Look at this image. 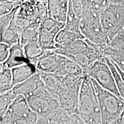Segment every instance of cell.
<instances>
[{
	"mask_svg": "<svg viewBox=\"0 0 124 124\" xmlns=\"http://www.w3.org/2000/svg\"><path fill=\"white\" fill-rule=\"evenodd\" d=\"M44 86L40 73L38 72L26 81L16 85L12 90L17 97L18 95H22L26 98Z\"/></svg>",
	"mask_w": 124,
	"mask_h": 124,
	"instance_id": "12",
	"label": "cell"
},
{
	"mask_svg": "<svg viewBox=\"0 0 124 124\" xmlns=\"http://www.w3.org/2000/svg\"><path fill=\"white\" fill-rule=\"evenodd\" d=\"M105 55L113 60L120 69L124 72V52L114 49L107 46L105 49Z\"/></svg>",
	"mask_w": 124,
	"mask_h": 124,
	"instance_id": "27",
	"label": "cell"
},
{
	"mask_svg": "<svg viewBox=\"0 0 124 124\" xmlns=\"http://www.w3.org/2000/svg\"><path fill=\"white\" fill-rule=\"evenodd\" d=\"M72 8L80 20L89 12L91 7V1H72Z\"/></svg>",
	"mask_w": 124,
	"mask_h": 124,
	"instance_id": "28",
	"label": "cell"
},
{
	"mask_svg": "<svg viewBox=\"0 0 124 124\" xmlns=\"http://www.w3.org/2000/svg\"><path fill=\"white\" fill-rule=\"evenodd\" d=\"M62 75L72 78L85 77L84 71L79 65L67 57H63Z\"/></svg>",
	"mask_w": 124,
	"mask_h": 124,
	"instance_id": "19",
	"label": "cell"
},
{
	"mask_svg": "<svg viewBox=\"0 0 124 124\" xmlns=\"http://www.w3.org/2000/svg\"><path fill=\"white\" fill-rule=\"evenodd\" d=\"M86 124H103L92 79L85 75L82 82L77 113Z\"/></svg>",
	"mask_w": 124,
	"mask_h": 124,
	"instance_id": "2",
	"label": "cell"
},
{
	"mask_svg": "<svg viewBox=\"0 0 124 124\" xmlns=\"http://www.w3.org/2000/svg\"><path fill=\"white\" fill-rule=\"evenodd\" d=\"M12 89L11 69L0 64V95L11 90Z\"/></svg>",
	"mask_w": 124,
	"mask_h": 124,
	"instance_id": "22",
	"label": "cell"
},
{
	"mask_svg": "<svg viewBox=\"0 0 124 124\" xmlns=\"http://www.w3.org/2000/svg\"><path fill=\"white\" fill-rule=\"evenodd\" d=\"M69 1L49 0L48 1V13L49 18L58 22H66L69 11Z\"/></svg>",
	"mask_w": 124,
	"mask_h": 124,
	"instance_id": "13",
	"label": "cell"
},
{
	"mask_svg": "<svg viewBox=\"0 0 124 124\" xmlns=\"http://www.w3.org/2000/svg\"><path fill=\"white\" fill-rule=\"evenodd\" d=\"M29 62L26 58L24 47L21 43H18L10 47V53L7 60L4 63L0 64H2L6 67L12 69Z\"/></svg>",
	"mask_w": 124,
	"mask_h": 124,
	"instance_id": "16",
	"label": "cell"
},
{
	"mask_svg": "<svg viewBox=\"0 0 124 124\" xmlns=\"http://www.w3.org/2000/svg\"><path fill=\"white\" fill-rule=\"evenodd\" d=\"M38 117L25 98L18 95L5 114L0 118V124H36Z\"/></svg>",
	"mask_w": 124,
	"mask_h": 124,
	"instance_id": "5",
	"label": "cell"
},
{
	"mask_svg": "<svg viewBox=\"0 0 124 124\" xmlns=\"http://www.w3.org/2000/svg\"><path fill=\"white\" fill-rule=\"evenodd\" d=\"M25 99L32 110L38 116L46 115L60 108L58 100L51 95L45 86Z\"/></svg>",
	"mask_w": 124,
	"mask_h": 124,
	"instance_id": "8",
	"label": "cell"
},
{
	"mask_svg": "<svg viewBox=\"0 0 124 124\" xmlns=\"http://www.w3.org/2000/svg\"><path fill=\"white\" fill-rule=\"evenodd\" d=\"M69 124H86L77 114H72L71 117Z\"/></svg>",
	"mask_w": 124,
	"mask_h": 124,
	"instance_id": "32",
	"label": "cell"
},
{
	"mask_svg": "<svg viewBox=\"0 0 124 124\" xmlns=\"http://www.w3.org/2000/svg\"><path fill=\"white\" fill-rule=\"evenodd\" d=\"M63 57L64 56L58 54L55 50H49L32 63L40 73L62 75Z\"/></svg>",
	"mask_w": 124,
	"mask_h": 124,
	"instance_id": "11",
	"label": "cell"
},
{
	"mask_svg": "<svg viewBox=\"0 0 124 124\" xmlns=\"http://www.w3.org/2000/svg\"><path fill=\"white\" fill-rule=\"evenodd\" d=\"M13 88L28 79L39 72L36 66L31 62L11 69Z\"/></svg>",
	"mask_w": 124,
	"mask_h": 124,
	"instance_id": "15",
	"label": "cell"
},
{
	"mask_svg": "<svg viewBox=\"0 0 124 124\" xmlns=\"http://www.w3.org/2000/svg\"><path fill=\"white\" fill-rule=\"evenodd\" d=\"M105 58L93 63L85 71V75L95 80L103 89L112 93L123 100L117 89L112 72Z\"/></svg>",
	"mask_w": 124,
	"mask_h": 124,
	"instance_id": "6",
	"label": "cell"
},
{
	"mask_svg": "<svg viewBox=\"0 0 124 124\" xmlns=\"http://www.w3.org/2000/svg\"><path fill=\"white\" fill-rule=\"evenodd\" d=\"M108 1H91L89 12L80 19V30L85 39L100 46L108 44V40L102 28L101 17Z\"/></svg>",
	"mask_w": 124,
	"mask_h": 124,
	"instance_id": "1",
	"label": "cell"
},
{
	"mask_svg": "<svg viewBox=\"0 0 124 124\" xmlns=\"http://www.w3.org/2000/svg\"><path fill=\"white\" fill-rule=\"evenodd\" d=\"M80 19L76 15L72 8V1H69V11L64 29L74 33L82 34L80 30Z\"/></svg>",
	"mask_w": 124,
	"mask_h": 124,
	"instance_id": "23",
	"label": "cell"
},
{
	"mask_svg": "<svg viewBox=\"0 0 124 124\" xmlns=\"http://www.w3.org/2000/svg\"><path fill=\"white\" fill-rule=\"evenodd\" d=\"M19 7L16 8L10 13L0 17V33H2L9 27L16 16Z\"/></svg>",
	"mask_w": 124,
	"mask_h": 124,
	"instance_id": "30",
	"label": "cell"
},
{
	"mask_svg": "<svg viewBox=\"0 0 124 124\" xmlns=\"http://www.w3.org/2000/svg\"><path fill=\"white\" fill-rule=\"evenodd\" d=\"M118 124H124V110L117 120Z\"/></svg>",
	"mask_w": 124,
	"mask_h": 124,
	"instance_id": "33",
	"label": "cell"
},
{
	"mask_svg": "<svg viewBox=\"0 0 124 124\" xmlns=\"http://www.w3.org/2000/svg\"><path fill=\"white\" fill-rule=\"evenodd\" d=\"M22 1L1 0L0 1V16L10 13L16 8L19 7Z\"/></svg>",
	"mask_w": 124,
	"mask_h": 124,
	"instance_id": "29",
	"label": "cell"
},
{
	"mask_svg": "<svg viewBox=\"0 0 124 124\" xmlns=\"http://www.w3.org/2000/svg\"><path fill=\"white\" fill-rule=\"evenodd\" d=\"M40 25L32 24L24 29L21 33L20 43L23 47L26 44L39 39Z\"/></svg>",
	"mask_w": 124,
	"mask_h": 124,
	"instance_id": "24",
	"label": "cell"
},
{
	"mask_svg": "<svg viewBox=\"0 0 124 124\" xmlns=\"http://www.w3.org/2000/svg\"><path fill=\"white\" fill-rule=\"evenodd\" d=\"M10 46L3 43H0V63H4L8 58Z\"/></svg>",
	"mask_w": 124,
	"mask_h": 124,
	"instance_id": "31",
	"label": "cell"
},
{
	"mask_svg": "<svg viewBox=\"0 0 124 124\" xmlns=\"http://www.w3.org/2000/svg\"><path fill=\"white\" fill-rule=\"evenodd\" d=\"M85 77L72 78L66 76V87L56 97L60 108L71 115L77 113L80 87Z\"/></svg>",
	"mask_w": 124,
	"mask_h": 124,
	"instance_id": "7",
	"label": "cell"
},
{
	"mask_svg": "<svg viewBox=\"0 0 124 124\" xmlns=\"http://www.w3.org/2000/svg\"><path fill=\"white\" fill-rule=\"evenodd\" d=\"M105 59H106V61L108 64V66L110 68L119 93H120L122 99L124 100V83L121 76L119 71H118L117 67L114 64V62L108 57H106Z\"/></svg>",
	"mask_w": 124,
	"mask_h": 124,
	"instance_id": "25",
	"label": "cell"
},
{
	"mask_svg": "<svg viewBox=\"0 0 124 124\" xmlns=\"http://www.w3.org/2000/svg\"><path fill=\"white\" fill-rule=\"evenodd\" d=\"M85 39L82 34L74 33L63 29L59 32L55 39V48L70 44L77 40Z\"/></svg>",
	"mask_w": 124,
	"mask_h": 124,
	"instance_id": "21",
	"label": "cell"
},
{
	"mask_svg": "<svg viewBox=\"0 0 124 124\" xmlns=\"http://www.w3.org/2000/svg\"><path fill=\"white\" fill-rule=\"evenodd\" d=\"M16 97L12 90L0 95V117L5 114Z\"/></svg>",
	"mask_w": 124,
	"mask_h": 124,
	"instance_id": "26",
	"label": "cell"
},
{
	"mask_svg": "<svg viewBox=\"0 0 124 124\" xmlns=\"http://www.w3.org/2000/svg\"><path fill=\"white\" fill-rule=\"evenodd\" d=\"M92 81L98 100L102 124H111L117 120L124 110V101L103 89L95 80Z\"/></svg>",
	"mask_w": 124,
	"mask_h": 124,
	"instance_id": "3",
	"label": "cell"
},
{
	"mask_svg": "<svg viewBox=\"0 0 124 124\" xmlns=\"http://www.w3.org/2000/svg\"><path fill=\"white\" fill-rule=\"evenodd\" d=\"M71 116L60 108L46 115L38 116L36 124H69Z\"/></svg>",
	"mask_w": 124,
	"mask_h": 124,
	"instance_id": "17",
	"label": "cell"
},
{
	"mask_svg": "<svg viewBox=\"0 0 124 124\" xmlns=\"http://www.w3.org/2000/svg\"><path fill=\"white\" fill-rule=\"evenodd\" d=\"M24 50L26 58L31 63L36 61L47 51L41 46L39 40L26 44L24 46Z\"/></svg>",
	"mask_w": 124,
	"mask_h": 124,
	"instance_id": "20",
	"label": "cell"
},
{
	"mask_svg": "<svg viewBox=\"0 0 124 124\" xmlns=\"http://www.w3.org/2000/svg\"><path fill=\"white\" fill-rule=\"evenodd\" d=\"M117 120L115 121H114V122H111V124H117Z\"/></svg>",
	"mask_w": 124,
	"mask_h": 124,
	"instance_id": "35",
	"label": "cell"
},
{
	"mask_svg": "<svg viewBox=\"0 0 124 124\" xmlns=\"http://www.w3.org/2000/svg\"><path fill=\"white\" fill-rule=\"evenodd\" d=\"M114 64H116V67H117V70H118V71H119V72H120V75H121V77H122V80H123V81H124V72L121 69H120V68H119V67L117 66V64H116L115 63H114Z\"/></svg>",
	"mask_w": 124,
	"mask_h": 124,
	"instance_id": "34",
	"label": "cell"
},
{
	"mask_svg": "<svg viewBox=\"0 0 124 124\" xmlns=\"http://www.w3.org/2000/svg\"><path fill=\"white\" fill-rule=\"evenodd\" d=\"M64 27V23L58 22L49 17L40 24L38 40L46 51L55 50L56 37Z\"/></svg>",
	"mask_w": 124,
	"mask_h": 124,
	"instance_id": "10",
	"label": "cell"
},
{
	"mask_svg": "<svg viewBox=\"0 0 124 124\" xmlns=\"http://www.w3.org/2000/svg\"><path fill=\"white\" fill-rule=\"evenodd\" d=\"M40 75L46 89L56 99L58 94L66 87V76L45 73H40Z\"/></svg>",
	"mask_w": 124,
	"mask_h": 124,
	"instance_id": "14",
	"label": "cell"
},
{
	"mask_svg": "<svg viewBox=\"0 0 124 124\" xmlns=\"http://www.w3.org/2000/svg\"><path fill=\"white\" fill-rule=\"evenodd\" d=\"M16 24L21 32L30 25H40L38 1H22L16 17Z\"/></svg>",
	"mask_w": 124,
	"mask_h": 124,
	"instance_id": "9",
	"label": "cell"
},
{
	"mask_svg": "<svg viewBox=\"0 0 124 124\" xmlns=\"http://www.w3.org/2000/svg\"><path fill=\"white\" fill-rule=\"evenodd\" d=\"M16 17L9 27L0 33V43L7 44L10 47L20 43L21 31L16 24Z\"/></svg>",
	"mask_w": 124,
	"mask_h": 124,
	"instance_id": "18",
	"label": "cell"
},
{
	"mask_svg": "<svg viewBox=\"0 0 124 124\" xmlns=\"http://www.w3.org/2000/svg\"><path fill=\"white\" fill-rule=\"evenodd\" d=\"M101 21L109 43L124 29V5L118 1H108L102 10Z\"/></svg>",
	"mask_w": 124,
	"mask_h": 124,
	"instance_id": "4",
	"label": "cell"
}]
</instances>
